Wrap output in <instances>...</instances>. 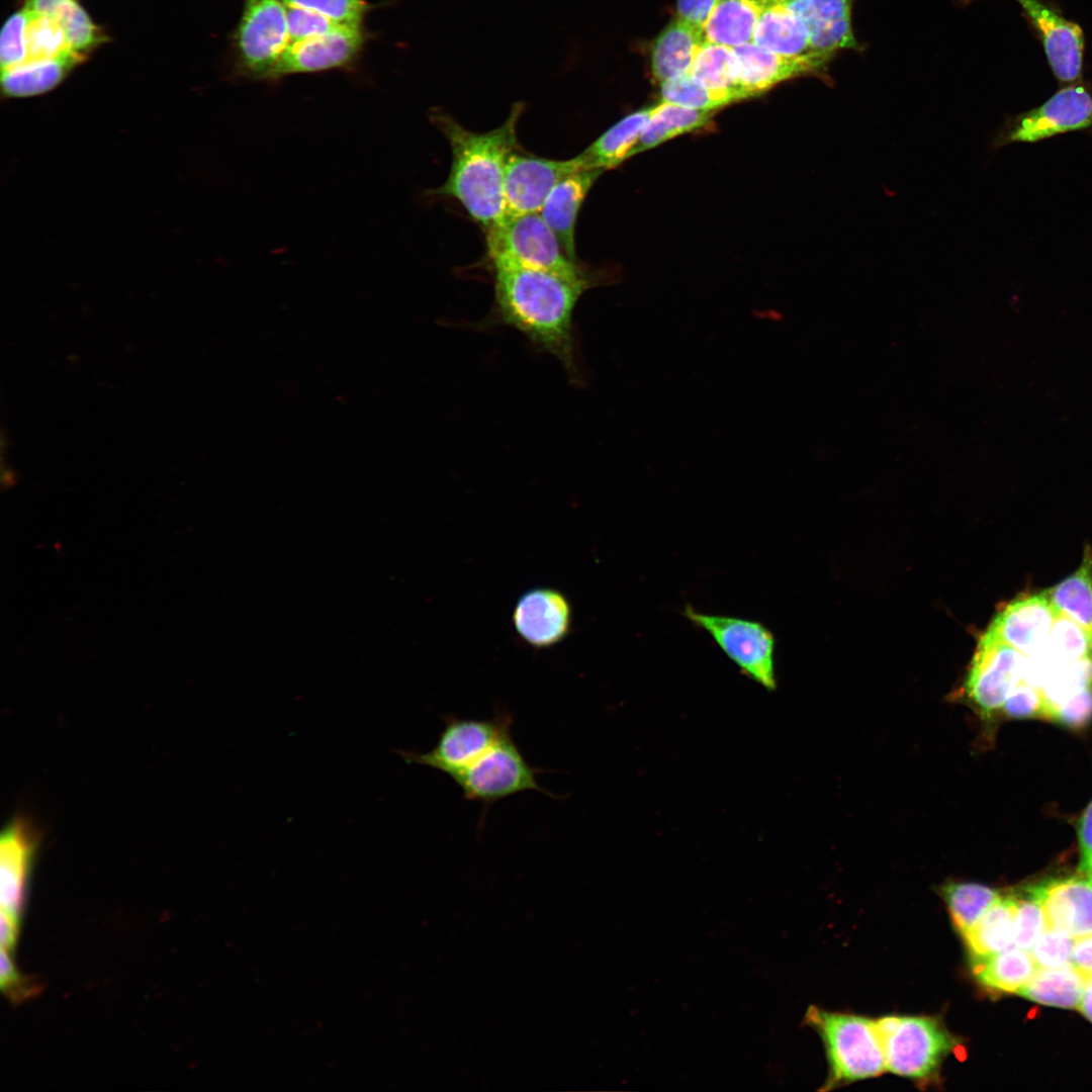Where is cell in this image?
I'll list each match as a JSON object with an SVG mask.
<instances>
[{
    "label": "cell",
    "mask_w": 1092,
    "mask_h": 1092,
    "mask_svg": "<svg viewBox=\"0 0 1092 1092\" xmlns=\"http://www.w3.org/2000/svg\"><path fill=\"white\" fill-rule=\"evenodd\" d=\"M494 270L497 320L522 333L536 348L555 357L575 378L578 371L573 314L590 281L524 268Z\"/></svg>",
    "instance_id": "cell-1"
},
{
    "label": "cell",
    "mask_w": 1092,
    "mask_h": 1092,
    "mask_svg": "<svg viewBox=\"0 0 1092 1092\" xmlns=\"http://www.w3.org/2000/svg\"><path fill=\"white\" fill-rule=\"evenodd\" d=\"M523 110V103L514 104L504 123L485 132L465 128L440 109L430 113L452 154L449 175L435 192L460 202L485 231L506 219V165L517 150V124Z\"/></svg>",
    "instance_id": "cell-2"
},
{
    "label": "cell",
    "mask_w": 1092,
    "mask_h": 1092,
    "mask_svg": "<svg viewBox=\"0 0 1092 1092\" xmlns=\"http://www.w3.org/2000/svg\"><path fill=\"white\" fill-rule=\"evenodd\" d=\"M807 1022L825 1045L829 1063L827 1089L881 1075L887 1070L876 1021L866 1017L810 1007Z\"/></svg>",
    "instance_id": "cell-3"
},
{
    "label": "cell",
    "mask_w": 1092,
    "mask_h": 1092,
    "mask_svg": "<svg viewBox=\"0 0 1092 1092\" xmlns=\"http://www.w3.org/2000/svg\"><path fill=\"white\" fill-rule=\"evenodd\" d=\"M485 234L494 269L524 268L573 280H588L576 262L566 256L540 212L507 217Z\"/></svg>",
    "instance_id": "cell-4"
},
{
    "label": "cell",
    "mask_w": 1092,
    "mask_h": 1092,
    "mask_svg": "<svg viewBox=\"0 0 1092 1092\" xmlns=\"http://www.w3.org/2000/svg\"><path fill=\"white\" fill-rule=\"evenodd\" d=\"M886 1067L915 1081H929L958 1045L956 1037L933 1017L887 1016L876 1020Z\"/></svg>",
    "instance_id": "cell-5"
},
{
    "label": "cell",
    "mask_w": 1092,
    "mask_h": 1092,
    "mask_svg": "<svg viewBox=\"0 0 1092 1092\" xmlns=\"http://www.w3.org/2000/svg\"><path fill=\"white\" fill-rule=\"evenodd\" d=\"M1076 131L1092 135V87L1083 81L1066 84L1039 106L1009 116L992 145L1031 144Z\"/></svg>",
    "instance_id": "cell-6"
},
{
    "label": "cell",
    "mask_w": 1092,
    "mask_h": 1092,
    "mask_svg": "<svg viewBox=\"0 0 1092 1092\" xmlns=\"http://www.w3.org/2000/svg\"><path fill=\"white\" fill-rule=\"evenodd\" d=\"M445 727L435 746L426 752L397 749L406 763L429 766L451 779L463 771L502 738L511 734L513 717L498 712L490 719L444 717Z\"/></svg>",
    "instance_id": "cell-7"
},
{
    "label": "cell",
    "mask_w": 1092,
    "mask_h": 1092,
    "mask_svg": "<svg viewBox=\"0 0 1092 1092\" xmlns=\"http://www.w3.org/2000/svg\"><path fill=\"white\" fill-rule=\"evenodd\" d=\"M541 772L527 761L511 733L452 780L465 800L488 807L525 791L557 798L538 783L537 775Z\"/></svg>",
    "instance_id": "cell-8"
},
{
    "label": "cell",
    "mask_w": 1092,
    "mask_h": 1092,
    "mask_svg": "<svg viewBox=\"0 0 1092 1092\" xmlns=\"http://www.w3.org/2000/svg\"><path fill=\"white\" fill-rule=\"evenodd\" d=\"M682 615L707 632L746 676L768 691L777 688L774 634L761 623L701 613L686 606Z\"/></svg>",
    "instance_id": "cell-9"
},
{
    "label": "cell",
    "mask_w": 1092,
    "mask_h": 1092,
    "mask_svg": "<svg viewBox=\"0 0 1092 1092\" xmlns=\"http://www.w3.org/2000/svg\"><path fill=\"white\" fill-rule=\"evenodd\" d=\"M289 43L284 0H243V13L234 33L242 74L269 79Z\"/></svg>",
    "instance_id": "cell-10"
},
{
    "label": "cell",
    "mask_w": 1092,
    "mask_h": 1092,
    "mask_svg": "<svg viewBox=\"0 0 1092 1092\" xmlns=\"http://www.w3.org/2000/svg\"><path fill=\"white\" fill-rule=\"evenodd\" d=\"M1025 660V655L989 630L982 636L965 692L984 720L991 721L1001 713L1008 695L1023 678Z\"/></svg>",
    "instance_id": "cell-11"
},
{
    "label": "cell",
    "mask_w": 1092,
    "mask_h": 1092,
    "mask_svg": "<svg viewBox=\"0 0 1092 1092\" xmlns=\"http://www.w3.org/2000/svg\"><path fill=\"white\" fill-rule=\"evenodd\" d=\"M579 169L577 156L553 160L514 151L505 172L506 218L540 212L556 184Z\"/></svg>",
    "instance_id": "cell-12"
},
{
    "label": "cell",
    "mask_w": 1092,
    "mask_h": 1092,
    "mask_svg": "<svg viewBox=\"0 0 1092 1092\" xmlns=\"http://www.w3.org/2000/svg\"><path fill=\"white\" fill-rule=\"evenodd\" d=\"M1015 1L1041 42L1056 79L1063 84L1081 81L1085 51L1081 26L1043 0Z\"/></svg>",
    "instance_id": "cell-13"
},
{
    "label": "cell",
    "mask_w": 1092,
    "mask_h": 1092,
    "mask_svg": "<svg viewBox=\"0 0 1092 1092\" xmlns=\"http://www.w3.org/2000/svg\"><path fill=\"white\" fill-rule=\"evenodd\" d=\"M364 42L365 33L362 27L345 25L320 35L292 41L275 65L269 79L345 67L359 55Z\"/></svg>",
    "instance_id": "cell-14"
},
{
    "label": "cell",
    "mask_w": 1092,
    "mask_h": 1092,
    "mask_svg": "<svg viewBox=\"0 0 1092 1092\" xmlns=\"http://www.w3.org/2000/svg\"><path fill=\"white\" fill-rule=\"evenodd\" d=\"M1026 888L1040 901L1049 927L1074 939L1092 934V875L1078 872Z\"/></svg>",
    "instance_id": "cell-15"
},
{
    "label": "cell",
    "mask_w": 1092,
    "mask_h": 1092,
    "mask_svg": "<svg viewBox=\"0 0 1092 1092\" xmlns=\"http://www.w3.org/2000/svg\"><path fill=\"white\" fill-rule=\"evenodd\" d=\"M807 26L817 56L827 65L844 50H862L854 35L855 0H775Z\"/></svg>",
    "instance_id": "cell-16"
},
{
    "label": "cell",
    "mask_w": 1092,
    "mask_h": 1092,
    "mask_svg": "<svg viewBox=\"0 0 1092 1092\" xmlns=\"http://www.w3.org/2000/svg\"><path fill=\"white\" fill-rule=\"evenodd\" d=\"M518 636L536 648L556 645L568 634L571 607L567 598L551 587H534L517 601L512 615Z\"/></svg>",
    "instance_id": "cell-17"
},
{
    "label": "cell",
    "mask_w": 1092,
    "mask_h": 1092,
    "mask_svg": "<svg viewBox=\"0 0 1092 1092\" xmlns=\"http://www.w3.org/2000/svg\"><path fill=\"white\" fill-rule=\"evenodd\" d=\"M39 832L24 816H17L2 832L0 839L1 911L18 922L31 858L39 841Z\"/></svg>",
    "instance_id": "cell-18"
},
{
    "label": "cell",
    "mask_w": 1092,
    "mask_h": 1092,
    "mask_svg": "<svg viewBox=\"0 0 1092 1092\" xmlns=\"http://www.w3.org/2000/svg\"><path fill=\"white\" fill-rule=\"evenodd\" d=\"M1058 617L1045 593L1015 600L994 619L988 630L1025 656L1042 649Z\"/></svg>",
    "instance_id": "cell-19"
},
{
    "label": "cell",
    "mask_w": 1092,
    "mask_h": 1092,
    "mask_svg": "<svg viewBox=\"0 0 1092 1092\" xmlns=\"http://www.w3.org/2000/svg\"><path fill=\"white\" fill-rule=\"evenodd\" d=\"M752 42L777 55L807 62L821 75L828 66L815 53L805 23L775 0H761Z\"/></svg>",
    "instance_id": "cell-20"
},
{
    "label": "cell",
    "mask_w": 1092,
    "mask_h": 1092,
    "mask_svg": "<svg viewBox=\"0 0 1092 1092\" xmlns=\"http://www.w3.org/2000/svg\"><path fill=\"white\" fill-rule=\"evenodd\" d=\"M603 171L579 169L563 178L546 198L540 214L558 239L566 256L576 262L575 225L582 202Z\"/></svg>",
    "instance_id": "cell-21"
},
{
    "label": "cell",
    "mask_w": 1092,
    "mask_h": 1092,
    "mask_svg": "<svg viewBox=\"0 0 1092 1092\" xmlns=\"http://www.w3.org/2000/svg\"><path fill=\"white\" fill-rule=\"evenodd\" d=\"M733 49L739 60V87L744 99L790 79L819 75L811 64L768 52L752 41Z\"/></svg>",
    "instance_id": "cell-22"
},
{
    "label": "cell",
    "mask_w": 1092,
    "mask_h": 1092,
    "mask_svg": "<svg viewBox=\"0 0 1092 1092\" xmlns=\"http://www.w3.org/2000/svg\"><path fill=\"white\" fill-rule=\"evenodd\" d=\"M705 40L703 27L674 18L656 37L651 50V73L660 84L688 75Z\"/></svg>",
    "instance_id": "cell-23"
},
{
    "label": "cell",
    "mask_w": 1092,
    "mask_h": 1092,
    "mask_svg": "<svg viewBox=\"0 0 1092 1092\" xmlns=\"http://www.w3.org/2000/svg\"><path fill=\"white\" fill-rule=\"evenodd\" d=\"M652 107L628 114L577 155L582 169L607 170L630 158Z\"/></svg>",
    "instance_id": "cell-24"
},
{
    "label": "cell",
    "mask_w": 1092,
    "mask_h": 1092,
    "mask_svg": "<svg viewBox=\"0 0 1092 1092\" xmlns=\"http://www.w3.org/2000/svg\"><path fill=\"white\" fill-rule=\"evenodd\" d=\"M1017 897L1001 896L967 931L963 933L973 960L1002 951L1014 938Z\"/></svg>",
    "instance_id": "cell-25"
},
{
    "label": "cell",
    "mask_w": 1092,
    "mask_h": 1092,
    "mask_svg": "<svg viewBox=\"0 0 1092 1092\" xmlns=\"http://www.w3.org/2000/svg\"><path fill=\"white\" fill-rule=\"evenodd\" d=\"M24 7L53 17L64 29L73 50L86 59L107 40L78 0H24Z\"/></svg>",
    "instance_id": "cell-26"
},
{
    "label": "cell",
    "mask_w": 1092,
    "mask_h": 1092,
    "mask_svg": "<svg viewBox=\"0 0 1092 1092\" xmlns=\"http://www.w3.org/2000/svg\"><path fill=\"white\" fill-rule=\"evenodd\" d=\"M1036 970L1030 952L1015 945L992 956L973 960L976 979L982 986L997 992L1017 994Z\"/></svg>",
    "instance_id": "cell-27"
},
{
    "label": "cell",
    "mask_w": 1092,
    "mask_h": 1092,
    "mask_svg": "<svg viewBox=\"0 0 1092 1092\" xmlns=\"http://www.w3.org/2000/svg\"><path fill=\"white\" fill-rule=\"evenodd\" d=\"M761 0H720L704 24L705 39L736 48L752 41Z\"/></svg>",
    "instance_id": "cell-28"
},
{
    "label": "cell",
    "mask_w": 1092,
    "mask_h": 1092,
    "mask_svg": "<svg viewBox=\"0 0 1092 1092\" xmlns=\"http://www.w3.org/2000/svg\"><path fill=\"white\" fill-rule=\"evenodd\" d=\"M80 63L75 59H55L2 70V95L26 98L44 94L59 86Z\"/></svg>",
    "instance_id": "cell-29"
},
{
    "label": "cell",
    "mask_w": 1092,
    "mask_h": 1092,
    "mask_svg": "<svg viewBox=\"0 0 1092 1092\" xmlns=\"http://www.w3.org/2000/svg\"><path fill=\"white\" fill-rule=\"evenodd\" d=\"M715 111L686 108L661 101L652 107L630 157L658 146L678 134L701 128L710 122Z\"/></svg>",
    "instance_id": "cell-30"
},
{
    "label": "cell",
    "mask_w": 1092,
    "mask_h": 1092,
    "mask_svg": "<svg viewBox=\"0 0 1092 1092\" xmlns=\"http://www.w3.org/2000/svg\"><path fill=\"white\" fill-rule=\"evenodd\" d=\"M1086 982L1072 965L1037 969L1017 994L1039 1004L1078 1008Z\"/></svg>",
    "instance_id": "cell-31"
},
{
    "label": "cell",
    "mask_w": 1092,
    "mask_h": 1092,
    "mask_svg": "<svg viewBox=\"0 0 1092 1092\" xmlns=\"http://www.w3.org/2000/svg\"><path fill=\"white\" fill-rule=\"evenodd\" d=\"M739 60L733 48L707 41L699 48L689 75L700 85L744 99L739 87Z\"/></svg>",
    "instance_id": "cell-32"
},
{
    "label": "cell",
    "mask_w": 1092,
    "mask_h": 1092,
    "mask_svg": "<svg viewBox=\"0 0 1092 1092\" xmlns=\"http://www.w3.org/2000/svg\"><path fill=\"white\" fill-rule=\"evenodd\" d=\"M1044 593L1058 616L1092 631V558L1088 552L1077 571Z\"/></svg>",
    "instance_id": "cell-33"
},
{
    "label": "cell",
    "mask_w": 1092,
    "mask_h": 1092,
    "mask_svg": "<svg viewBox=\"0 0 1092 1092\" xmlns=\"http://www.w3.org/2000/svg\"><path fill=\"white\" fill-rule=\"evenodd\" d=\"M24 8L27 23L23 64L55 59H75L81 63L85 60L73 50L63 27L53 17Z\"/></svg>",
    "instance_id": "cell-34"
},
{
    "label": "cell",
    "mask_w": 1092,
    "mask_h": 1092,
    "mask_svg": "<svg viewBox=\"0 0 1092 1092\" xmlns=\"http://www.w3.org/2000/svg\"><path fill=\"white\" fill-rule=\"evenodd\" d=\"M956 928L962 934L1001 897L1000 893L976 883H947L940 889Z\"/></svg>",
    "instance_id": "cell-35"
},
{
    "label": "cell",
    "mask_w": 1092,
    "mask_h": 1092,
    "mask_svg": "<svg viewBox=\"0 0 1092 1092\" xmlns=\"http://www.w3.org/2000/svg\"><path fill=\"white\" fill-rule=\"evenodd\" d=\"M660 85L662 101L691 109L716 111L739 100L733 93L714 91L700 85L689 74Z\"/></svg>",
    "instance_id": "cell-36"
},
{
    "label": "cell",
    "mask_w": 1092,
    "mask_h": 1092,
    "mask_svg": "<svg viewBox=\"0 0 1092 1092\" xmlns=\"http://www.w3.org/2000/svg\"><path fill=\"white\" fill-rule=\"evenodd\" d=\"M1056 664L1092 656V631L1064 616H1058L1044 646Z\"/></svg>",
    "instance_id": "cell-37"
},
{
    "label": "cell",
    "mask_w": 1092,
    "mask_h": 1092,
    "mask_svg": "<svg viewBox=\"0 0 1092 1092\" xmlns=\"http://www.w3.org/2000/svg\"><path fill=\"white\" fill-rule=\"evenodd\" d=\"M1017 897L1013 944L1030 951L1048 927L1040 901L1025 887Z\"/></svg>",
    "instance_id": "cell-38"
},
{
    "label": "cell",
    "mask_w": 1092,
    "mask_h": 1092,
    "mask_svg": "<svg viewBox=\"0 0 1092 1092\" xmlns=\"http://www.w3.org/2000/svg\"><path fill=\"white\" fill-rule=\"evenodd\" d=\"M288 6H297L317 12L340 25L362 27L371 6L365 0H284Z\"/></svg>",
    "instance_id": "cell-39"
},
{
    "label": "cell",
    "mask_w": 1092,
    "mask_h": 1092,
    "mask_svg": "<svg viewBox=\"0 0 1092 1092\" xmlns=\"http://www.w3.org/2000/svg\"><path fill=\"white\" fill-rule=\"evenodd\" d=\"M26 23L27 11L24 7L13 12L4 22L0 37L1 71L24 63Z\"/></svg>",
    "instance_id": "cell-40"
},
{
    "label": "cell",
    "mask_w": 1092,
    "mask_h": 1092,
    "mask_svg": "<svg viewBox=\"0 0 1092 1092\" xmlns=\"http://www.w3.org/2000/svg\"><path fill=\"white\" fill-rule=\"evenodd\" d=\"M1074 941L1069 935L1048 926L1030 950L1037 969L1071 965Z\"/></svg>",
    "instance_id": "cell-41"
},
{
    "label": "cell",
    "mask_w": 1092,
    "mask_h": 1092,
    "mask_svg": "<svg viewBox=\"0 0 1092 1092\" xmlns=\"http://www.w3.org/2000/svg\"><path fill=\"white\" fill-rule=\"evenodd\" d=\"M1001 714L1011 719H1044L1043 701L1039 690L1019 681L1008 695Z\"/></svg>",
    "instance_id": "cell-42"
},
{
    "label": "cell",
    "mask_w": 1092,
    "mask_h": 1092,
    "mask_svg": "<svg viewBox=\"0 0 1092 1092\" xmlns=\"http://www.w3.org/2000/svg\"><path fill=\"white\" fill-rule=\"evenodd\" d=\"M286 6L290 42L320 35L340 26V24L310 9Z\"/></svg>",
    "instance_id": "cell-43"
},
{
    "label": "cell",
    "mask_w": 1092,
    "mask_h": 1092,
    "mask_svg": "<svg viewBox=\"0 0 1092 1092\" xmlns=\"http://www.w3.org/2000/svg\"><path fill=\"white\" fill-rule=\"evenodd\" d=\"M1079 849L1078 872L1092 875V799L1075 822Z\"/></svg>",
    "instance_id": "cell-44"
},
{
    "label": "cell",
    "mask_w": 1092,
    "mask_h": 1092,
    "mask_svg": "<svg viewBox=\"0 0 1092 1092\" xmlns=\"http://www.w3.org/2000/svg\"><path fill=\"white\" fill-rule=\"evenodd\" d=\"M719 1L720 0H677V17L695 25L704 27V24Z\"/></svg>",
    "instance_id": "cell-45"
},
{
    "label": "cell",
    "mask_w": 1092,
    "mask_h": 1092,
    "mask_svg": "<svg viewBox=\"0 0 1092 1092\" xmlns=\"http://www.w3.org/2000/svg\"><path fill=\"white\" fill-rule=\"evenodd\" d=\"M0 983L1 987L10 996H20L27 994L23 990L24 983L22 978L18 975L14 968V965L10 959L9 951L1 948L0 960Z\"/></svg>",
    "instance_id": "cell-46"
},
{
    "label": "cell",
    "mask_w": 1092,
    "mask_h": 1092,
    "mask_svg": "<svg viewBox=\"0 0 1092 1092\" xmlns=\"http://www.w3.org/2000/svg\"><path fill=\"white\" fill-rule=\"evenodd\" d=\"M1071 965L1086 980L1092 978V934L1075 939Z\"/></svg>",
    "instance_id": "cell-47"
},
{
    "label": "cell",
    "mask_w": 1092,
    "mask_h": 1092,
    "mask_svg": "<svg viewBox=\"0 0 1092 1092\" xmlns=\"http://www.w3.org/2000/svg\"><path fill=\"white\" fill-rule=\"evenodd\" d=\"M17 922L12 919L5 912L1 911L0 928H1V948L9 951L13 948L16 941Z\"/></svg>",
    "instance_id": "cell-48"
},
{
    "label": "cell",
    "mask_w": 1092,
    "mask_h": 1092,
    "mask_svg": "<svg viewBox=\"0 0 1092 1092\" xmlns=\"http://www.w3.org/2000/svg\"><path fill=\"white\" fill-rule=\"evenodd\" d=\"M1078 1009L1092 1022V978L1088 979L1086 982Z\"/></svg>",
    "instance_id": "cell-49"
}]
</instances>
